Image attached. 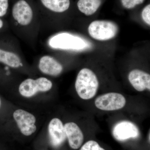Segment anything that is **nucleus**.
Segmentation results:
<instances>
[{
	"label": "nucleus",
	"instance_id": "4",
	"mask_svg": "<svg viewBox=\"0 0 150 150\" xmlns=\"http://www.w3.org/2000/svg\"><path fill=\"white\" fill-rule=\"evenodd\" d=\"M12 16L20 25L26 26L30 24L34 16V9L28 0H17L13 5Z\"/></svg>",
	"mask_w": 150,
	"mask_h": 150
},
{
	"label": "nucleus",
	"instance_id": "17",
	"mask_svg": "<svg viewBox=\"0 0 150 150\" xmlns=\"http://www.w3.org/2000/svg\"><path fill=\"white\" fill-rule=\"evenodd\" d=\"M145 0H121L122 5L127 9L134 8L137 5L141 4Z\"/></svg>",
	"mask_w": 150,
	"mask_h": 150
},
{
	"label": "nucleus",
	"instance_id": "7",
	"mask_svg": "<svg viewBox=\"0 0 150 150\" xmlns=\"http://www.w3.org/2000/svg\"><path fill=\"white\" fill-rule=\"evenodd\" d=\"M50 43L52 47L62 49L78 50L85 46V43L81 38L66 33L58 34L52 38Z\"/></svg>",
	"mask_w": 150,
	"mask_h": 150
},
{
	"label": "nucleus",
	"instance_id": "20",
	"mask_svg": "<svg viewBox=\"0 0 150 150\" xmlns=\"http://www.w3.org/2000/svg\"><path fill=\"white\" fill-rule=\"evenodd\" d=\"M3 25H4V23L3 21L0 18V29L3 27Z\"/></svg>",
	"mask_w": 150,
	"mask_h": 150
},
{
	"label": "nucleus",
	"instance_id": "11",
	"mask_svg": "<svg viewBox=\"0 0 150 150\" xmlns=\"http://www.w3.org/2000/svg\"><path fill=\"white\" fill-rule=\"evenodd\" d=\"M64 126L70 147L74 149H77L80 147L83 141V135L81 130L76 123L73 122L66 123Z\"/></svg>",
	"mask_w": 150,
	"mask_h": 150
},
{
	"label": "nucleus",
	"instance_id": "2",
	"mask_svg": "<svg viewBox=\"0 0 150 150\" xmlns=\"http://www.w3.org/2000/svg\"><path fill=\"white\" fill-rule=\"evenodd\" d=\"M118 25L107 21H95L89 25V34L92 38L100 41H105L114 38L118 33Z\"/></svg>",
	"mask_w": 150,
	"mask_h": 150
},
{
	"label": "nucleus",
	"instance_id": "10",
	"mask_svg": "<svg viewBox=\"0 0 150 150\" xmlns=\"http://www.w3.org/2000/svg\"><path fill=\"white\" fill-rule=\"evenodd\" d=\"M38 68L41 72L49 76H59L63 70L62 65L52 56H42L38 64Z\"/></svg>",
	"mask_w": 150,
	"mask_h": 150
},
{
	"label": "nucleus",
	"instance_id": "5",
	"mask_svg": "<svg viewBox=\"0 0 150 150\" xmlns=\"http://www.w3.org/2000/svg\"><path fill=\"white\" fill-rule=\"evenodd\" d=\"M95 103L98 109L112 111L123 108L126 105V100L121 94L109 93L97 98Z\"/></svg>",
	"mask_w": 150,
	"mask_h": 150
},
{
	"label": "nucleus",
	"instance_id": "16",
	"mask_svg": "<svg viewBox=\"0 0 150 150\" xmlns=\"http://www.w3.org/2000/svg\"><path fill=\"white\" fill-rule=\"evenodd\" d=\"M80 150H105L101 148L95 141H89L87 142L81 148Z\"/></svg>",
	"mask_w": 150,
	"mask_h": 150
},
{
	"label": "nucleus",
	"instance_id": "13",
	"mask_svg": "<svg viewBox=\"0 0 150 150\" xmlns=\"http://www.w3.org/2000/svg\"><path fill=\"white\" fill-rule=\"evenodd\" d=\"M39 1L46 11L54 13L65 12L71 6L70 0H39Z\"/></svg>",
	"mask_w": 150,
	"mask_h": 150
},
{
	"label": "nucleus",
	"instance_id": "14",
	"mask_svg": "<svg viewBox=\"0 0 150 150\" xmlns=\"http://www.w3.org/2000/svg\"><path fill=\"white\" fill-rule=\"evenodd\" d=\"M101 4V0H79L77 6L79 10L86 16L95 13Z\"/></svg>",
	"mask_w": 150,
	"mask_h": 150
},
{
	"label": "nucleus",
	"instance_id": "19",
	"mask_svg": "<svg viewBox=\"0 0 150 150\" xmlns=\"http://www.w3.org/2000/svg\"><path fill=\"white\" fill-rule=\"evenodd\" d=\"M9 8V0H0V17L6 14Z\"/></svg>",
	"mask_w": 150,
	"mask_h": 150
},
{
	"label": "nucleus",
	"instance_id": "1",
	"mask_svg": "<svg viewBox=\"0 0 150 150\" xmlns=\"http://www.w3.org/2000/svg\"><path fill=\"white\" fill-rule=\"evenodd\" d=\"M98 87V79L92 71L84 68L80 71L75 83V88L81 98L91 99L96 94Z\"/></svg>",
	"mask_w": 150,
	"mask_h": 150
},
{
	"label": "nucleus",
	"instance_id": "9",
	"mask_svg": "<svg viewBox=\"0 0 150 150\" xmlns=\"http://www.w3.org/2000/svg\"><path fill=\"white\" fill-rule=\"evenodd\" d=\"M48 132L51 144L54 147L60 146L67 139L64 126L59 118H54L50 121Z\"/></svg>",
	"mask_w": 150,
	"mask_h": 150
},
{
	"label": "nucleus",
	"instance_id": "8",
	"mask_svg": "<svg viewBox=\"0 0 150 150\" xmlns=\"http://www.w3.org/2000/svg\"><path fill=\"white\" fill-rule=\"evenodd\" d=\"M112 133L115 139L121 142L135 139L139 135L137 126L129 121H122L117 123L113 127Z\"/></svg>",
	"mask_w": 150,
	"mask_h": 150
},
{
	"label": "nucleus",
	"instance_id": "15",
	"mask_svg": "<svg viewBox=\"0 0 150 150\" xmlns=\"http://www.w3.org/2000/svg\"><path fill=\"white\" fill-rule=\"evenodd\" d=\"M0 62L13 68H18L22 64L21 60L17 54L0 49Z\"/></svg>",
	"mask_w": 150,
	"mask_h": 150
},
{
	"label": "nucleus",
	"instance_id": "3",
	"mask_svg": "<svg viewBox=\"0 0 150 150\" xmlns=\"http://www.w3.org/2000/svg\"><path fill=\"white\" fill-rule=\"evenodd\" d=\"M52 86V82L46 78L40 77L36 79H28L20 84L19 91L23 96L30 98L39 92L49 91Z\"/></svg>",
	"mask_w": 150,
	"mask_h": 150
},
{
	"label": "nucleus",
	"instance_id": "21",
	"mask_svg": "<svg viewBox=\"0 0 150 150\" xmlns=\"http://www.w3.org/2000/svg\"><path fill=\"white\" fill-rule=\"evenodd\" d=\"M1 98H0V107H1Z\"/></svg>",
	"mask_w": 150,
	"mask_h": 150
},
{
	"label": "nucleus",
	"instance_id": "12",
	"mask_svg": "<svg viewBox=\"0 0 150 150\" xmlns=\"http://www.w3.org/2000/svg\"><path fill=\"white\" fill-rule=\"evenodd\" d=\"M130 83L137 91L142 92L145 90H150V75L143 71L135 69L129 74Z\"/></svg>",
	"mask_w": 150,
	"mask_h": 150
},
{
	"label": "nucleus",
	"instance_id": "6",
	"mask_svg": "<svg viewBox=\"0 0 150 150\" xmlns=\"http://www.w3.org/2000/svg\"><path fill=\"white\" fill-rule=\"evenodd\" d=\"M13 117L23 135L30 136L36 131V118L31 113L22 109H18L14 112Z\"/></svg>",
	"mask_w": 150,
	"mask_h": 150
},
{
	"label": "nucleus",
	"instance_id": "18",
	"mask_svg": "<svg viewBox=\"0 0 150 150\" xmlns=\"http://www.w3.org/2000/svg\"><path fill=\"white\" fill-rule=\"evenodd\" d=\"M142 18L144 21L148 24L150 25V5L146 6L143 9L142 13Z\"/></svg>",
	"mask_w": 150,
	"mask_h": 150
}]
</instances>
